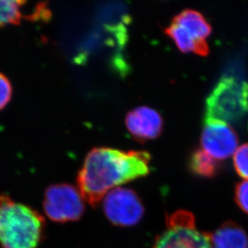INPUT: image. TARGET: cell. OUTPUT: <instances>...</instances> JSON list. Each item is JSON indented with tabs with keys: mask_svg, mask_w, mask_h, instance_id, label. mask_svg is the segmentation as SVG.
I'll return each instance as SVG.
<instances>
[{
	"mask_svg": "<svg viewBox=\"0 0 248 248\" xmlns=\"http://www.w3.org/2000/svg\"><path fill=\"white\" fill-rule=\"evenodd\" d=\"M150 163L145 151L94 148L78 173V189L85 202L96 206L115 188L149 174Z\"/></svg>",
	"mask_w": 248,
	"mask_h": 248,
	"instance_id": "6da1fadb",
	"label": "cell"
},
{
	"mask_svg": "<svg viewBox=\"0 0 248 248\" xmlns=\"http://www.w3.org/2000/svg\"><path fill=\"white\" fill-rule=\"evenodd\" d=\"M45 232V218L30 206L0 195V247L39 248Z\"/></svg>",
	"mask_w": 248,
	"mask_h": 248,
	"instance_id": "7a4b0ae2",
	"label": "cell"
},
{
	"mask_svg": "<svg viewBox=\"0 0 248 248\" xmlns=\"http://www.w3.org/2000/svg\"><path fill=\"white\" fill-rule=\"evenodd\" d=\"M205 118L227 124L239 122L248 112V82L232 76L218 80L206 100Z\"/></svg>",
	"mask_w": 248,
	"mask_h": 248,
	"instance_id": "3957f363",
	"label": "cell"
},
{
	"mask_svg": "<svg viewBox=\"0 0 248 248\" xmlns=\"http://www.w3.org/2000/svg\"><path fill=\"white\" fill-rule=\"evenodd\" d=\"M152 248H212L210 234L196 227L190 211L178 210L166 216V229L155 239Z\"/></svg>",
	"mask_w": 248,
	"mask_h": 248,
	"instance_id": "277c9868",
	"label": "cell"
},
{
	"mask_svg": "<svg viewBox=\"0 0 248 248\" xmlns=\"http://www.w3.org/2000/svg\"><path fill=\"white\" fill-rule=\"evenodd\" d=\"M84 202L78 188L62 183L47 188L43 206L51 220L64 223L75 222L82 217L85 210Z\"/></svg>",
	"mask_w": 248,
	"mask_h": 248,
	"instance_id": "5b68a950",
	"label": "cell"
},
{
	"mask_svg": "<svg viewBox=\"0 0 248 248\" xmlns=\"http://www.w3.org/2000/svg\"><path fill=\"white\" fill-rule=\"evenodd\" d=\"M103 211L108 220L118 227L138 225L145 214V206L134 190L115 188L103 199Z\"/></svg>",
	"mask_w": 248,
	"mask_h": 248,
	"instance_id": "8992f818",
	"label": "cell"
},
{
	"mask_svg": "<svg viewBox=\"0 0 248 248\" xmlns=\"http://www.w3.org/2000/svg\"><path fill=\"white\" fill-rule=\"evenodd\" d=\"M239 139L229 124L205 118L201 134L202 150L216 160L227 159L238 149Z\"/></svg>",
	"mask_w": 248,
	"mask_h": 248,
	"instance_id": "52a82bcc",
	"label": "cell"
},
{
	"mask_svg": "<svg viewBox=\"0 0 248 248\" xmlns=\"http://www.w3.org/2000/svg\"><path fill=\"white\" fill-rule=\"evenodd\" d=\"M127 129L139 141L154 140L162 134L164 122L159 112L147 106L129 111L125 118Z\"/></svg>",
	"mask_w": 248,
	"mask_h": 248,
	"instance_id": "ba28073f",
	"label": "cell"
},
{
	"mask_svg": "<svg viewBox=\"0 0 248 248\" xmlns=\"http://www.w3.org/2000/svg\"><path fill=\"white\" fill-rule=\"evenodd\" d=\"M212 248H248V234L240 225L233 221L222 223L210 234Z\"/></svg>",
	"mask_w": 248,
	"mask_h": 248,
	"instance_id": "9c48e42d",
	"label": "cell"
},
{
	"mask_svg": "<svg viewBox=\"0 0 248 248\" xmlns=\"http://www.w3.org/2000/svg\"><path fill=\"white\" fill-rule=\"evenodd\" d=\"M172 22L185 31L194 40L206 41V38L211 35V24L200 12L194 10H184L174 16Z\"/></svg>",
	"mask_w": 248,
	"mask_h": 248,
	"instance_id": "30bf717a",
	"label": "cell"
},
{
	"mask_svg": "<svg viewBox=\"0 0 248 248\" xmlns=\"http://www.w3.org/2000/svg\"><path fill=\"white\" fill-rule=\"evenodd\" d=\"M165 32L173 40L181 52L185 53L193 52L202 56L208 55L209 46L206 41L194 40L180 27L173 24V22H171V24L165 29Z\"/></svg>",
	"mask_w": 248,
	"mask_h": 248,
	"instance_id": "8fae6325",
	"label": "cell"
},
{
	"mask_svg": "<svg viewBox=\"0 0 248 248\" xmlns=\"http://www.w3.org/2000/svg\"><path fill=\"white\" fill-rule=\"evenodd\" d=\"M190 170L194 174L202 178H213L218 173L220 166L203 150H196L190 156L189 162Z\"/></svg>",
	"mask_w": 248,
	"mask_h": 248,
	"instance_id": "7c38bea8",
	"label": "cell"
},
{
	"mask_svg": "<svg viewBox=\"0 0 248 248\" xmlns=\"http://www.w3.org/2000/svg\"><path fill=\"white\" fill-rule=\"evenodd\" d=\"M24 1L0 0V28L8 24H20L23 18L22 8Z\"/></svg>",
	"mask_w": 248,
	"mask_h": 248,
	"instance_id": "4fadbf2b",
	"label": "cell"
},
{
	"mask_svg": "<svg viewBox=\"0 0 248 248\" xmlns=\"http://www.w3.org/2000/svg\"><path fill=\"white\" fill-rule=\"evenodd\" d=\"M233 162L236 173L242 178L248 180V143L237 149Z\"/></svg>",
	"mask_w": 248,
	"mask_h": 248,
	"instance_id": "5bb4252c",
	"label": "cell"
},
{
	"mask_svg": "<svg viewBox=\"0 0 248 248\" xmlns=\"http://www.w3.org/2000/svg\"><path fill=\"white\" fill-rule=\"evenodd\" d=\"M234 198L237 206L248 216V180L242 181L237 184Z\"/></svg>",
	"mask_w": 248,
	"mask_h": 248,
	"instance_id": "9a60e30c",
	"label": "cell"
},
{
	"mask_svg": "<svg viewBox=\"0 0 248 248\" xmlns=\"http://www.w3.org/2000/svg\"><path fill=\"white\" fill-rule=\"evenodd\" d=\"M12 87L6 76L0 73V110L5 108L11 101Z\"/></svg>",
	"mask_w": 248,
	"mask_h": 248,
	"instance_id": "2e32d148",
	"label": "cell"
}]
</instances>
